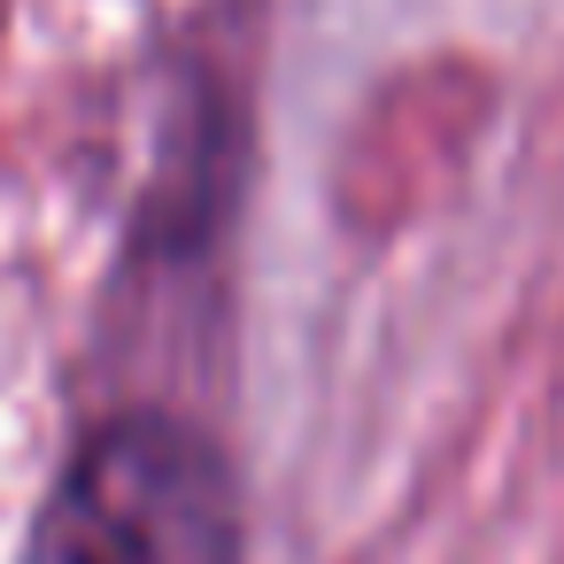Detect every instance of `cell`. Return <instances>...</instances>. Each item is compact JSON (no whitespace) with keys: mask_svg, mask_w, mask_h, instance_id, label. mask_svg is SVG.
Wrapping results in <instances>:
<instances>
[{"mask_svg":"<svg viewBox=\"0 0 564 564\" xmlns=\"http://www.w3.org/2000/svg\"><path fill=\"white\" fill-rule=\"evenodd\" d=\"M24 564H248L240 479L202 425L124 410L55 471Z\"/></svg>","mask_w":564,"mask_h":564,"instance_id":"6da1fadb","label":"cell"}]
</instances>
